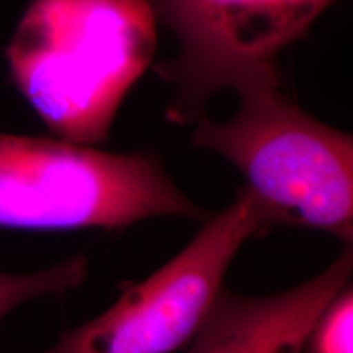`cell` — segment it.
<instances>
[{"label": "cell", "mask_w": 353, "mask_h": 353, "mask_svg": "<svg viewBox=\"0 0 353 353\" xmlns=\"http://www.w3.org/2000/svg\"><path fill=\"white\" fill-rule=\"evenodd\" d=\"M148 0H33L6 56L12 81L59 139L105 143L156 51Z\"/></svg>", "instance_id": "6da1fadb"}, {"label": "cell", "mask_w": 353, "mask_h": 353, "mask_svg": "<svg viewBox=\"0 0 353 353\" xmlns=\"http://www.w3.org/2000/svg\"><path fill=\"white\" fill-rule=\"evenodd\" d=\"M231 120L201 117L192 143L241 172L273 228L353 239V138L317 121L281 90L278 70L237 87Z\"/></svg>", "instance_id": "7a4b0ae2"}, {"label": "cell", "mask_w": 353, "mask_h": 353, "mask_svg": "<svg viewBox=\"0 0 353 353\" xmlns=\"http://www.w3.org/2000/svg\"><path fill=\"white\" fill-rule=\"evenodd\" d=\"M159 216L208 219L154 152L0 132V228L113 231Z\"/></svg>", "instance_id": "3957f363"}, {"label": "cell", "mask_w": 353, "mask_h": 353, "mask_svg": "<svg viewBox=\"0 0 353 353\" xmlns=\"http://www.w3.org/2000/svg\"><path fill=\"white\" fill-rule=\"evenodd\" d=\"M273 228L249 188L206 221L174 259L139 283L125 285L103 314L61 335L39 353H170L192 341L245 241Z\"/></svg>", "instance_id": "277c9868"}, {"label": "cell", "mask_w": 353, "mask_h": 353, "mask_svg": "<svg viewBox=\"0 0 353 353\" xmlns=\"http://www.w3.org/2000/svg\"><path fill=\"white\" fill-rule=\"evenodd\" d=\"M335 0H148L179 39L180 52L156 72L174 85L167 120L198 121L223 88L276 70L281 50L306 37Z\"/></svg>", "instance_id": "5b68a950"}, {"label": "cell", "mask_w": 353, "mask_h": 353, "mask_svg": "<svg viewBox=\"0 0 353 353\" xmlns=\"http://www.w3.org/2000/svg\"><path fill=\"white\" fill-rule=\"evenodd\" d=\"M352 247L303 285L268 294L242 296L221 286L188 353H303L312 324L337 291L350 281Z\"/></svg>", "instance_id": "8992f818"}, {"label": "cell", "mask_w": 353, "mask_h": 353, "mask_svg": "<svg viewBox=\"0 0 353 353\" xmlns=\"http://www.w3.org/2000/svg\"><path fill=\"white\" fill-rule=\"evenodd\" d=\"M85 255H74L64 262L34 273L0 272V321L23 303L39 298H61L85 281Z\"/></svg>", "instance_id": "52a82bcc"}, {"label": "cell", "mask_w": 353, "mask_h": 353, "mask_svg": "<svg viewBox=\"0 0 353 353\" xmlns=\"http://www.w3.org/2000/svg\"><path fill=\"white\" fill-rule=\"evenodd\" d=\"M353 291L350 281L325 304L309 330L303 353H352Z\"/></svg>", "instance_id": "ba28073f"}]
</instances>
